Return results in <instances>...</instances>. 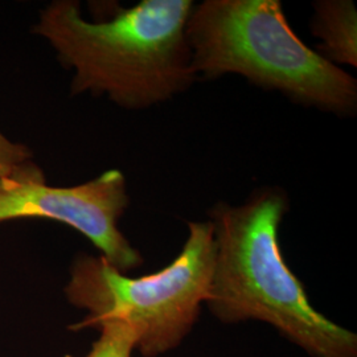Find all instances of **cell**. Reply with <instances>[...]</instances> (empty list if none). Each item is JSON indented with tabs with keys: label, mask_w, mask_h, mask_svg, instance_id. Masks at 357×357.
Returning <instances> with one entry per match:
<instances>
[{
	"label": "cell",
	"mask_w": 357,
	"mask_h": 357,
	"mask_svg": "<svg viewBox=\"0 0 357 357\" xmlns=\"http://www.w3.org/2000/svg\"><path fill=\"white\" fill-rule=\"evenodd\" d=\"M97 330H100V337L85 357H132L137 348V335L132 327L122 321H105Z\"/></svg>",
	"instance_id": "cell-7"
},
{
	"label": "cell",
	"mask_w": 357,
	"mask_h": 357,
	"mask_svg": "<svg viewBox=\"0 0 357 357\" xmlns=\"http://www.w3.org/2000/svg\"><path fill=\"white\" fill-rule=\"evenodd\" d=\"M312 33L321 40L317 52L332 64L357 66V11L351 0L314 3Z\"/></svg>",
	"instance_id": "cell-6"
},
{
	"label": "cell",
	"mask_w": 357,
	"mask_h": 357,
	"mask_svg": "<svg viewBox=\"0 0 357 357\" xmlns=\"http://www.w3.org/2000/svg\"><path fill=\"white\" fill-rule=\"evenodd\" d=\"M191 0H143L107 19L88 20L76 0H53L32 33L50 43L73 72L72 96H106L128 110L165 102L197 79L187 24Z\"/></svg>",
	"instance_id": "cell-1"
},
{
	"label": "cell",
	"mask_w": 357,
	"mask_h": 357,
	"mask_svg": "<svg viewBox=\"0 0 357 357\" xmlns=\"http://www.w3.org/2000/svg\"><path fill=\"white\" fill-rule=\"evenodd\" d=\"M287 209L280 188L212 208L215 261L205 305L227 324L268 323L310 356L357 357L356 335L314 308L283 258L280 225Z\"/></svg>",
	"instance_id": "cell-2"
},
{
	"label": "cell",
	"mask_w": 357,
	"mask_h": 357,
	"mask_svg": "<svg viewBox=\"0 0 357 357\" xmlns=\"http://www.w3.org/2000/svg\"><path fill=\"white\" fill-rule=\"evenodd\" d=\"M215 261L211 221L190 222L180 253L166 268L143 277H128L102 255H78L69 268L64 294L86 317L72 331L122 321L134 328L143 357L175 349L191 333L208 301Z\"/></svg>",
	"instance_id": "cell-4"
},
{
	"label": "cell",
	"mask_w": 357,
	"mask_h": 357,
	"mask_svg": "<svg viewBox=\"0 0 357 357\" xmlns=\"http://www.w3.org/2000/svg\"><path fill=\"white\" fill-rule=\"evenodd\" d=\"M33 158V151L26 144L11 141L0 131V178L19 175L35 162Z\"/></svg>",
	"instance_id": "cell-8"
},
{
	"label": "cell",
	"mask_w": 357,
	"mask_h": 357,
	"mask_svg": "<svg viewBox=\"0 0 357 357\" xmlns=\"http://www.w3.org/2000/svg\"><path fill=\"white\" fill-rule=\"evenodd\" d=\"M187 38L197 78L234 73L328 113L356 110V79L295 35L280 0H205L192 10Z\"/></svg>",
	"instance_id": "cell-3"
},
{
	"label": "cell",
	"mask_w": 357,
	"mask_h": 357,
	"mask_svg": "<svg viewBox=\"0 0 357 357\" xmlns=\"http://www.w3.org/2000/svg\"><path fill=\"white\" fill-rule=\"evenodd\" d=\"M128 204L126 178L119 169L105 171L78 185L56 187L47 183L45 172L33 162L13 178H0V224L26 218L64 224L123 273L143 264L141 253L118 225Z\"/></svg>",
	"instance_id": "cell-5"
}]
</instances>
